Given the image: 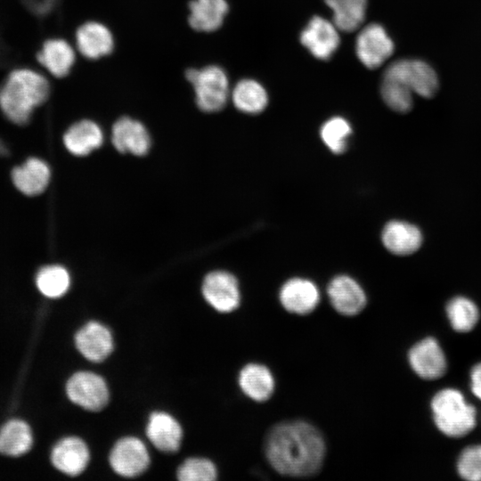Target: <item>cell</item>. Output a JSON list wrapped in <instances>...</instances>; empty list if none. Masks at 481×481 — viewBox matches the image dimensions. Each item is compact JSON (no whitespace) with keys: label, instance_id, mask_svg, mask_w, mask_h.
<instances>
[{"label":"cell","instance_id":"6da1fadb","mask_svg":"<svg viewBox=\"0 0 481 481\" xmlns=\"http://www.w3.org/2000/svg\"><path fill=\"white\" fill-rule=\"evenodd\" d=\"M265 452L271 466L289 477L315 474L322 465L325 444L321 433L304 421H286L267 435Z\"/></svg>","mask_w":481,"mask_h":481},{"label":"cell","instance_id":"7a4b0ae2","mask_svg":"<svg viewBox=\"0 0 481 481\" xmlns=\"http://www.w3.org/2000/svg\"><path fill=\"white\" fill-rule=\"evenodd\" d=\"M437 89L438 78L435 70L428 63L412 59L391 63L383 74L380 86L385 103L400 113L412 109L413 94L429 98Z\"/></svg>","mask_w":481,"mask_h":481},{"label":"cell","instance_id":"3957f363","mask_svg":"<svg viewBox=\"0 0 481 481\" xmlns=\"http://www.w3.org/2000/svg\"><path fill=\"white\" fill-rule=\"evenodd\" d=\"M48 94L49 85L43 76L30 69H17L0 89V107L11 121L24 125Z\"/></svg>","mask_w":481,"mask_h":481},{"label":"cell","instance_id":"277c9868","mask_svg":"<svg viewBox=\"0 0 481 481\" xmlns=\"http://www.w3.org/2000/svg\"><path fill=\"white\" fill-rule=\"evenodd\" d=\"M433 419L437 428L450 437H461L476 426V409L457 389L438 391L431 401Z\"/></svg>","mask_w":481,"mask_h":481},{"label":"cell","instance_id":"5b68a950","mask_svg":"<svg viewBox=\"0 0 481 481\" xmlns=\"http://www.w3.org/2000/svg\"><path fill=\"white\" fill-rule=\"evenodd\" d=\"M193 86L196 102L206 112L221 110L229 96V81L224 70L218 66L200 69H190L185 74Z\"/></svg>","mask_w":481,"mask_h":481},{"label":"cell","instance_id":"8992f818","mask_svg":"<svg viewBox=\"0 0 481 481\" xmlns=\"http://www.w3.org/2000/svg\"><path fill=\"white\" fill-rule=\"evenodd\" d=\"M66 391L74 404L88 411H100L109 401L105 380L90 371H79L70 377Z\"/></svg>","mask_w":481,"mask_h":481},{"label":"cell","instance_id":"52a82bcc","mask_svg":"<svg viewBox=\"0 0 481 481\" xmlns=\"http://www.w3.org/2000/svg\"><path fill=\"white\" fill-rule=\"evenodd\" d=\"M393 52L394 43L380 24L367 25L356 37V55L368 69H373L381 66Z\"/></svg>","mask_w":481,"mask_h":481},{"label":"cell","instance_id":"ba28073f","mask_svg":"<svg viewBox=\"0 0 481 481\" xmlns=\"http://www.w3.org/2000/svg\"><path fill=\"white\" fill-rule=\"evenodd\" d=\"M149 463L147 448L136 437L121 438L114 444L110 454V464L113 470L126 477L142 474Z\"/></svg>","mask_w":481,"mask_h":481},{"label":"cell","instance_id":"9c48e42d","mask_svg":"<svg viewBox=\"0 0 481 481\" xmlns=\"http://www.w3.org/2000/svg\"><path fill=\"white\" fill-rule=\"evenodd\" d=\"M337 27L326 19L314 16L300 33L301 44L316 59L328 61L339 45Z\"/></svg>","mask_w":481,"mask_h":481},{"label":"cell","instance_id":"30bf717a","mask_svg":"<svg viewBox=\"0 0 481 481\" xmlns=\"http://www.w3.org/2000/svg\"><path fill=\"white\" fill-rule=\"evenodd\" d=\"M202 293L207 302L218 312H232L240 304L238 281L227 272L216 271L208 273L203 281Z\"/></svg>","mask_w":481,"mask_h":481},{"label":"cell","instance_id":"8fae6325","mask_svg":"<svg viewBox=\"0 0 481 481\" xmlns=\"http://www.w3.org/2000/svg\"><path fill=\"white\" fill-rule=\"evenodd\" d=\"M409 363L415 373L425 379L442 377L447 368L444 351L434 338L416 343L409 352Z\"/></svg>","mask_w":481,"mask_h":481},{"label":"cell","instance_id":"7c38bea8","mask_svg":"<svg viewBox=\"0 0 481 481\" xmlns=\"http://www.w3.org/2000/svg\"><path fill=\"white\" fill-rule=\"evenodd\" d=\"M328 296L332 306L344 315H355L366 305L363 289L354 279L346 275L337 276L330 282Z\"/></svg>","mask_w":481,"mask_h":481},{"label":"cell","instance_id":"4fadbf2b","mask_svg":"<svg viewBox=\"0 0 481 481\" xmlns=\"http://www.w3.org/2000/svg\"><path fill=\"white\" fill-rule=\"evenodd\" d=\"M75 343L80 354L89 361L102 362L113 349L110 331L97 322H90L76 334Z\"/></svg>","mask_w":481,"mask_h":481},{"label":"cell","instance_id":"5bb4252c","mask_svg":"<svg viewBox=\"0 0 481 481\" xmlns=\"http://www.w3.org/2000/svg\"><path fill=\"white\" fill-rule=\"evenodd\" d=\"M279 296L282 306L297 314H309L317 306L320 299L316 285L303 278L287 281L282 285Z\"/></svg>","mask_w":481,"mask_h":481},{"label":"cell","instance_id":"9a60e30c","mask_svg":"<svg viewBox=\"0 0 481 481\" xmlns=\"http://www.w3.org/2000/svg\"><path fill=\"white\" fill-rule=\"evenodd\" d=\"M111 140L117 151L136 156L146 154L151 145L144 126L127 117L119 118L113 125Z\"/></svg>","mask_w":481,"mask_h":481},{"label":"cell","instance_id":"2e32d148","mask_svg":"<svg viewBox=\"0 0 481 481\" xmlns=\"http://www.w3.org/2000/svg\"><path fill=\"white\" fill-rule=\"evenodd\" d=\"M51 460L53 466L69 476L80 474L89 461V450L78 437H65L55 444Z\"/></svg>","mask_w":481,"mask_h":481},{"label":"cell","instance_id":"e0dca14e","mask_svg":"<svg viewBox=\"0 0 481 481\" xmlns=\"http://www.w3.org/2000/svg\"><path fill=\"white\" fill-rule=\"evenodd\" d=\"M50 177L49 166L38 158H29L12 171L13 184L28 196L42 193L46 189Z\"/></svg>","mask_w":481,"mask_h":481},{"label":"cell","instance_id":"ac0fdd59","mask_svg":"<svg viewBox=\"0 0 481 481\" xmlns=\"http://www.w3.org/2000/svg\"><path fill=\"white\" fill-rule=\"evenodd\" d=\"M147 436L153 445L166 452L178 450L183 436L179 423L169 414L153 412L148 421Z\"/></svg>","mask_w":481,"mask_h":481},{"label":"cell","instance_id":"d6986e66","mask_svg":"<svg viewBox=\"0 0 481 481\" xmlns=\"http://www.w3.org/2000/svg\"><path fill=\"white\" fill-rule=\"evenodd\" d=\"M76 41L80 53L88 59L101 58L109 54L113 48L110 31L95 21L83 24L77 31Z\"/></svg>","mask_w":481,"mask_h":481},{"label":"cell","instance_id":"ffe728a7","mask_svg":"<svg viewBox=\"0 0 481 481\" xmlns=\"http://www.w3.org/2000/svg\"><path fill=\"white\" fill-rule=\"evenodd\" d=\"M420 231L413 224L404 221H392L386 224L382 232V242L391 253L410 255L421 245Z\"/></svg>","mask_w":481,"mask_h":481},{"label":"cell","instance_id":"44dd1931","mask_svg":"<svg viewBox=\"0 0 481 481\" xmlns=\"http://www.w3.org/2000/svg\"><path fill=\"white\" fill-rule=\"evenodd\" d=\"M103 142L101 127L94 121L84 119L73 124L64 134L66 149L76 156H85L99 148Z\"/></svg>","mask_w":481,"mask_h":481},{"label":"cell","instance_id":"7402d4cb","mask_svg":"<svg viewBox=\"0 0 481 481\" xmlns=\"http://www.w3.org/2000/svg\"><path fill=\"white\" fill-rule=\"evenodd\" d=\"M190 25L198 31L216 30L228 12L225 0H193L190 3Z\"/></svg>","mask_w":481,"mask_h":481},{"label":"cell","instance_id":"603a6c76","mask_svg":"<svg viewBox=\"0 0 481 481\" xmlns=\"http://www.w3.org/2000/svg\"><path fill=\"white\" fill-rule=\"evenodd\" d=\"M239 384L244 394L257 402L267 400L274 389L271 371L258 363H249L240 371Z\"/></svg>","mask_w":481,"mask_h":481},{"label":"cell","instance_id":"cb8c5ba5","mask_svg":"<svg viewBox=\"0 0 481 481\" xmlns=\"http://www.w3.org/2000/svg\"><path fill=\"white\" fill-rule=\"evenodd\" d=\"M39 62L56 77L67 75L75 61V52L71 45L62 39L45 42L38 53Z\"/></svg>","mask_w":481,"mask_h":481},{"label":"cell","instance_id":"d4e9b609","mask_svg":"<svg viewBox=\"0 0 481 481\" xmlns=\"http://www.w3.org/2000/svg\"><path fill=\"white\" fill-rule=\"evenodd\" d=\"M32 442L31 429L23 420H10L0 430V452L3 454L20 456L31 448Z\"/></svg>","mask_w":481,"mask_h":481},{"label":"cell","instance_id":"484cf974","mask_svg":"<svg viewBox=\"0 0 481 481\" xmlns=\"http://www.w3.org/2000/svg\"><path fill=\"white\" fill-rule=\"evenodd\" d=\"M232 96L235 107L248 114L260 113L268 103L265 89L253 79L239 81L233 88Z\"/></svg>","mask_w":481,"mask_h":481},{"label":"cell","instance_id":"4316f807","mask_svg":"<svg viewBox=\"0 0 481 481\" xmlns=\"http://www.w3.org/2000/svg\"><path fill=\"white\" fill-rule=\"evenodd\" d=\"M333 12L334 25L345 32L357 29L365 19L367 0H324Z\"/></svg>","mask_w":481,"mask_h":481},{"label":"cell","instance_id":"83f0119b","mask_svg":"<svg viewBox=\"0 0 481 481\" xmlns=\"http://www.w3.org/2000/svg\"><path fill=\"white\" fill-rule=\"evenodd\" d=\"M446 314L451 326L459 332L471 330L479 319L478 308L475 303L464 297L451 299L446 306Z\"/></svg>","mask_w":481,"mask_h":481},{"label":"cell","instance_id":"f1b7e54d","mask_svg":"<svg viewBox=\"0 0 481 481\" xmlns=\"http://www.w3.org/2000/svg\"><path fill=\"white\" fill-rule=\"evenodd\" d=\"M39 291L52 298L63 296L69 289L70 279L68 271L61 265H47L39 270L36 277Z\"/></svg>","mask_w":481,"mask_h":481},{"label":"cell","instance_id":"f546056e","mask_svg":"<svg viewBox=\"0 0 481 481\" xmlns=\"http://www.w3.org/2000/svg\"><path fill=\"white\" fill-rule=\"evenodd\" d=\"M351 133L350 124L341 117L330 118L322 126L320 131L321 138L325 145L336 154L345 151Z\"/></svg>","mask_w":481,"mask_h":481},{"label":"cell","instance_id":"4dcf8cb0","mask_svg":"<svg viewBox=\"0 0 481 481\" xmlns=\"http://www.w3.org/2000/svg\"><path fill=\"white\" fill-rule=\"evenodd\" d=\"M177 477L181 481H212L216 477V469L207 459L190 458L179 467Z\"/></svg>","mask_w":481,"mask_h":481},{"label":"cell","instance_id":"1f68e13d","mask_svg":"<svg viewBox=\"0 0 481 481\" xmlns=\"http://www.w3.org/2000/svg\"><path fill=\"white\" fill-rule=\"evenodd\" d=\"M457 470L463 479L481 481V444L470 445L461 452Z\"/></svg>","mask_w":481,"mask_h":481},{"label":"cell","instance_id":"d6a6232c","mask_svg":"<svg viewBox=\"0 0 481 481\" xmlns=\"http://www.w3.org/2000/svg\"><path fill=\"white\" fill-rule=\"evenodd\" d=\"M470 387L472 393L481 400V363L476 364L471 370Z\"/></svg>","mask_w":481,"mask_h":481},{"label":"cell","instance_id":"836d02e7","mask_svg":"<svg viewBox=\"0 0 481 481\" xmlns=\"http://www.w3.org/2000/svg\"><path fill=\"white\" fill-rule=\"evenodd\" d=\"M8 149L4 143L3 141L0 140V156H6L8 155Z\"/></svg>","mask_w":481,"mask_h":481}]
</instances>
